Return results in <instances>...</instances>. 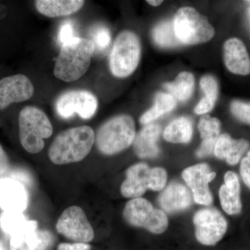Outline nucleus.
<instances>
[{"label":"nucleus","mask_w":250,"mask_h":250,"mask_svg":"<svg viewBox=\"0 0 250 250\" xmlns=\"http://www.w3.org/2000/svg\"><path fill=\"white\" fill-rule=\"evenodd\" d=\"M154 42L163 48H172L182 45L176 36L173 22L162 21L156 24L152 31Z\"/></svg>","instance_id":"bb28decb"},{"label":"nucleus","mask_w":250,"mask_h":250,"mask_svg":"<svg viewBox=\"0 0 250 250\" xmlns=\"http://www.w3.org/2000/svg\"><path fill=\"white\" fill-rule=\"evenodd\" d=\"M0 250H7L6 247H5L4 243L0 241Z\"/></svg>","instance_id":"4c0bfd02"},{"label":"nucleus","mask_w":250,"mask_h":250,"mask_svg":"<svg viewBox=\"0 0 250 250\" xmlns=\"http://www.w3.org/2000/svg\"><path fill=\"white\" fill-rule=\"evenodd\" d=\"M161 126L159 125H146L135 136L134 150L135 154L141 159H153L159 154L158 140L161 134Z\"/></svg>","instance_id":"6ab92c4d"},{"label":"nucleus","mask_w":250,"mask_h":250,"mask_svg":"<svg viewBox=\"0 0 250 250\" xmlns=\"http://www.w3.org/2000/svg\"><path fill=\"white\" fill-rule=\"evenodd\" d=\"M34 93V85L26 75L18 74L5 77L0 80V110L14 103L27 101Z\"/></svg>","instance_id":"f8f14e48"},{"label":"nucleus","mask_w":250,"mask_h":250,"mask_svg":"<svg viewBox=\"0 0 250 250\" xmlns=\"http://www.w3.org/2000/svg\"><path fill=\"white\" fill-rule=\"evenodd\" d=\"M192 122L186 117H180L171 122L164 130V139L172 143L185 144L190 142L192 137Z\"/></svg>","instance_id":"5701e85b"},{"label":"nucleus","mask_w":250,"mask_h":250,"mask_svg":"<svg viewBox=\"0 0 250 250\" xmlns=\"http://www.w3.org/2000/svg\"><path fill=\"white\" fill-rule=\"evenodd\" d=\"M57 231L75 243L93 241L95 233L83 208L71 206L63 210L56 224Z\"/></svg>","instance_id":"1a4fd4ad"},{"label":"nucleus","mask_w":250,"mask_h":250,"mask_svg":"<svg viewBox=\"0 0 250 250\" xmlns=\"http://www.w3.org/2000/svg\"><path fill=\"white\" fill-rule=\"evenodd\" d=\"M176 36L181 43L194 45L208 42L215 35V29L208 19L192 7L181 8L173 21Z\"/></svg>","instance_id":"423d86ee"},{"label":"nucleus","mask_w":250,"mask_h":250,"mask_svg":"<svg viewBox=\"0 0 250 250\" xmlns=\"http://www.w3.org/2000/svg\"><path fill=\"white\" fill-rule=\"evenodd\" d=\"M225 184L219 190L220 205L225 213L230 215L241 213L243 205L241 199V184L236 173L228 171L224 177Z\"/></svg>","instance_id":"f3484780"},{"label":"nucleus","mask_w":250,"mask_h":250,"mask_svg":"<svg viewBox=\"0 0 250 250\" xmlns=\"http://www.w3.org/2000/svg\"><path fill=\"white\" fill-rule=\"evenodd\" d=\"M98 107V99L93 93L84 90L65 92L59 97L55 104L56 111L63 119H69L75 114L82 119H90Z\"/></svg>","instance_id":"9d476101"},{"label":"nucleus","mask_w":250,"mask_h":250,"mask_svg":"<svg viewBox=\"0 0 250 250\" xmlns=\"http://www.w3.org/2000/svg\"><path fill=\"white\" fill-rule=\"evenodd\" d=\"M230 111L237 120L250 125V103L233 100L230 104Z\"/></svg>","instance_id":"c85d7f7f"},{"label":"nucleus","mask_w":250,"mask_h":250,"mask_svg":"<svg viewBox=\"0 0 250 250\" xmlns=\"http://www.w3.org/2000/svg\"><path fill=\"white\" fill-rule=\"evenodd\" d=\"M123 218L136 228H143L153 234L165 232L168 228V218L163 210L154 208L144 198L132 199L125 205Z\"/></svg>","instance_id":"0eeeda50"},{"label":"nucleus","mask_w":250,"mask_h":250,"mask_svg":"<svg viewBox=\"0 0 250 250\" xmlns=\"http://www.w3.org/2000/svg\"><path fill=\"white\" fill-rule=\"evenodd\" d=\"M141 45L138 36L131 31H122L117 36L109 54V68L118 78L130 76L141 59Z\"/></svg>","instance_id":"39448f33"},{"label":"nucleus","mask_w":250,"mask_h":250,"mask_svg":"<svg viewBox=\"0 0 250 250\" xmlns=\"http://www.w3.org/2000/svg\"><path fill=\"white\" fill-rule=\"evenodd\" d=\"M248 2H250V1H248Z\"/></svg>","instance_id":"58836bf2"},{"label":"nucleus","mask_w":250,"mask_h":250,"mask_svg":"<svg viewBox=\"0 0 250 250\" xmlns=\"http://www.w3.org/2000/svg\"><path fill=\"white\" fill-rule=\"evenodd\" d=\"M28 204L29 195L24 184L11 177L0 178V208L3 211L23 213Z\"/></svg>","instance_id":"ddd939ff"},{"label":"nucleus","mask_w":250,"mask_h":250,"mask_svg":"<svg viewBox=\"0 0 250 250\" xmlns=\"http://www.w3.org/2000/svg\"><path fill=\"white\" fill-rule=\"evenodd\" d=\"M18 125L21 146L31 154L41 152L45 146L44 140L48 139L53 133L48 117L36 106H28L21 110Z\"/></svg>","instance_id":"20e7f679"},{"label":"nucleus","mask_w":250,"mask_h":250,"mask_svg":"<svg viewBox=\"0 0 250 250\" xmlns=\"http://www.w3.org/2000/svg\"><path fill=\"white\" fill-rule=\"evenodd\" d=\"M91 246L88 243H62L58 247V250H90Z\"/></svg>","instance_id":"473e14b6"},{"label":"nucleus","mask_w":250,"mask_h":250,"mask_svg":"<svg viewBox=\"0 0 250 250\" xmlns=\"http://www.w3.org/2000/svg\"><path fill=\"white\" fill-rule=\"evenodd\" d=\"M192 199L191 192L187 187L178 182H172L164 189L158 202L164 212L176 213L190 208Z\"/></svg>","instance_id":"dca6fc26"},{"label":"nucleus","mask_w":250,"mask_h":250,"mask_svg":"<svg viewBox=\"0 0 250 250\" xmlns=\"http://www.w3.org/2000/svg\"><path fill=\"white\" fill-rule=\"evenodd\" d=\"M95 142V132L90 126L65 130L57 135L49 147V159L57 165L80 162L88 155Z\"/></svg>","instance_id":"f257e3e1"},{"label":"nucleus","mask_w":250,"mask_h":250,"mask_svg":"<svg viewBox=\"0 0 250 250\" xmlns=\"http://www.w3.org/2000/svg\"><path fill=\"white\" fill-rule=\"evenodd\" d=\"M164 86L176 100L187 101L193 93L195 78L190 72H182L177 75L174 82L166 83Z\"/></svg>","instance_id":"393cba45"},{"label":"nucleus","mask_w":250,"mask_h":250,"mask_svg":"<svg viewBox=\"0 0 250 250\" xmlns=\"http://www.w3.org/2000/svg\"><path fill=\"white\" fill-rule=\"evenodd\" d=\"M11 178L16 179L18 182L24 184V183L29 184L31 182L30 177L24 171L17 170L13 171L11 174H10Z\"/></svg>","instance_id":"f704fd0d"},{"label":"nucleus","mask_w":250,"mask_h":250,"mask_svg":"<svg viewBox=\"0 0 250 250\" xmlns=\"http://www.w3.org/2000/svg\"><path fill=\"white\" fill-rule=\"evenodd\" d=\"M215 177L216 173L211 171L207 164L190 166L182 172V177L190 189L194 201L202 205L209 206L213 202L208 184Z\"/></svg>","instance_id":"9b49d317"},{"label":"nucleus","mask_w":250,"mask_h":250,"mask_svg":"<svg viewBox=\"0 0 250 250\" xmlns=\"http://www.w3.org/2000/svg\"><path fill=\"white\" fill-rule=\"evenodd\" d=\"M82 0H38L36 9L40 14L49 18L62 17L75 14L82 9Z\"/></svg>","instance_id":"4be33fe9"},{"label":"nucleus","mask_w":250,"mask_h":250,"mask_svg":"<svg viewBox=\"0 0 250 250\" xmlns=\"http://www.w3.org/2000/svg\"><path fill=\"white\" fill-rule=\"evenodd\" d=\"M200 83L205 96L197 104L194 111L197 115H203L208 113L214 107L218 100V84L216 79L210 75L202 77Z\"/></svg>","instance_id":"b1692460"},{"label":"nucleus","mask_w":250,"mask_h":250,"mask_svg":"<svg viewBox=\"0 0 250 250\" xmlns=\"http://www.w3.org/2000/svg\"><path fill=\"white\" fill-rule=\"evenodd\" d=\"M10 250H29L25 241L20 243L10 242Z\"/></svg>","instance_id":"c9c22d12"},{"label":"nucleus","mask_w":250,"mask_h":250,"mask_svg":"<svg viewBox=\"0 0 250 250\" xmlns=\"http://www.w3.org/2000/svg\"><path fill=\"white\" fill-rule=\"evenodd\" d=\"M75 26L73 22L70 21H66L62 23L59 29L58 34V42L60 45H64L73 38L77 37L75 36Z\"/></svg>","instance_id":"7c9ffc66"},{"label":"nucleus","mask_w":250,"mask_h":250,"mask_svg":"<svg viewBox=\"0 0 250 250\" xmlns=\"http://www.w3.org/2000/svg\"><path fill=\"white\" fill-rule=\"evenodd\" d=\"M195 236L202 246L213 247L221 241L228 231V223L220 210L214 208H202L193 217Z\"/></svg>","instance_id":"6e6552de"},{"label":"nucleus","mask_w":250,"mask_h":250,"mask_svg":"<svg viewBox=\"0 0 250 250\" xmlns=\"http://www.w3.org/2000/svg\"><path fill=\"white\" fill-rule=\"evenodd\" d=\"M136 136L134 118L129 115H120L105 122L95 134L98 150L111 156L123 152L132 144Z\"/></svg>","instance_id":"7ed1b4c3"},{"label":"nucleus","mask_w":250,"mask_h":250,"mask_svg":"<svg viewBox=\"0 0 250 250\" xmlns=\"http://www.w3.org/2000/svg\"><path fill=\"white\" fill-rule=\"evenodd\" d=\"M249 141L244 139H233L228 134L219 136L215 143L213 153L220 160H225L230 166H235L249 149Z\"/></svg>","instance_id":"a211bd4d"},{"label":"nucleus","mask_w":250,"mask_h":250,"mask_svg":"<svg viewBox=\"0 0 250 250\" xmlns=\"http://www.w3.org/2000/svg\"><path fill=\"white\" fill-rule=\"evenodd\" d=\"M198 129L202 141L196 155L197 157L203 158L213 152L215 143L220 136L221 123L218 118L205 115L199 121Z\"/></svg>","instance_id":"412c9836"},{"label":"nucleus","mask_w":250,"mask_h":250,"mask_svg":"<svg viewBox=\"0 0 250 250\" xmlns=\"http://www.w3.org/2000/svg\"><path fill=\"white\" fill-rule=\"evenodd\" d=\"M95 50L93 41L75 37L62 46L54 65V76L63 82H75L89 68Z\"/></svg>","instance_id":"f03ea898"},{"label":"nucleus","mask_w":250,"mask_h":250,"mask_svg":"<svg viewBox=\"0 0 250 250\" xmlns=\"http://www.w3.org/2000/svg\"><path fill=\"white\" fill-rule=\"evenodd\" d=\"M223 59L229 71L235 75L250 74V57L244 42L238 38H231L223 46Z\"/></svg>","instance_id":"2eb2a0df"},{"label":"nucleus","mask_w":250,"mask_h":250,"mask_svg":"<svg viewBox=\"0 0 250 250\" xmlns=\"http://www.w3.org/2000/svg\"><path fill=\"white\" fill-rule=\"evenodd\" d=\"M147 2L153 6H158L162 4L163 1H161V0H149V1H147Z\"/></svg>","instance_id":"e433bc0d"},{"label":"nucleus","mask_w":250,"mask_h":250,"mask_svg":"<svg viewBox=\"0 0 250 250\" xmlns=\"http://www.w3.org/2000/svg\"><path fill=\"white\" fill-rule=\"evenodd\" d=\"M38 225L35 220H29L23 213L5 212L0 214V229L14 241H25L28 231Z\"/></svg>","instance_id":"aec40b11"},{"label":"nucleus","mask_w":250,"mask_h":250,"mask_svg":"<svg viewBox=\"0 0 250 250\" xmlns=\"http://www.w3.org/2000/svg\"><path fill=\"white\" fill-rule=\"evenodd\" d=\"M177 105V100L170 93H159L156 94L155 103L152 108L143 113L140 118L142 125L150 124L152 121L164 116L166 113L172 111Z\"/></svg>","instance_id":"a878e982"},{"label":"nucleus","mask_w":250,"mask_h":250,"mask_svg":"<svg viewBox=\"0 0 250 250\" xmlns=\"http://www.w3.org/2000/svg\"><path fill=\"white\" fill-rule=\"evenodd\" d=\"M151 171L147 164L139 163L126 171V179L122 184V195L126 198H139L151 188Z\"/></svg>","instance_id":"4468645a"},{"label":"nucleus","mask_w":250,"mask_h":250,"mask_svg":"<svg viewBox=\"0 0 250 250\" xmlns=\"http://www.w3.org/2000/svg\"><path fill=\"white\" fill-rule=\"evenodd\" d=\"M240 173L243 182L250 190V150L242 159L240 166Z\"/></svg>","instance_id":"2f4dec72"},{"label":"nucleus","mask_w":250,"mask_h":250,"mask_svg":"<svg viewBox=\"0 0 250 250\" xmlns=\"http://www.w3.org/2000/svg\"><path fill=\"white\" fill-rule=\"evenodd\" d=\"M94 44L95 48L104 51L109 47L111 42V33L109 29L104 26H100L95 29L93 34Z\"/></svg>","instance_id":"c756f323"},{"label":"nucleus","mask_w":250,"mask_h":250,"mask_svg":"<svg viewBox=\"0 0 250 250\" xmlns=\"http://www.w3.org/2000/svg\"><path fill=\"white\" fill-rule=\"evenodd\" d=\"M9 169V160L4 148L0 145V177L4 175Z\"/></svg>","instance_id":"72a5a7b5"},{"label":"nucleus","mask_w":250,"mask_h":250,"mask_svg":"<svg viewBox=\"0 0 250 250\" xmlns=\"http://www.w3.org/2000/svg\"><path fill=\"white\" fill-rule=\"evenodd\" d=\"M53 241L52 233L47 230L39 229L38 225L33 227L25 236V242L29 250H46Z\"/></svg>","instance_id":"cd10ccee"}]
</instances>
